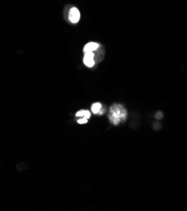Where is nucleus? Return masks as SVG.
<instances>
[{
  "instance_id": "1",
  "label": "nucleus",
  "mask_w": 187,
  "mask_h": 211,
  "mask_svg": "<svg viewBox=\"0 0 187 211\" xmlns=\"http://www.w3.org/2000/svg\"><path fill=\"white\" fill-rule=\"evenodd\" d=\"M127 113L126 109L120 104H113L110 109L109 112V120L115 125L120 124L121 121L127 119Z\"/></svg>"
},
{
  "instance_id": "2",
  "label": "nucleus",
  "mask_w": 187,
  "mask_h": 211,
  "mask_svg": "<svg viewBox=\"0 0 187 211\" xmlns=\"http://www.w3.org/2000/svg\"><path fill=\"white\" fill-rule=\"evenodd\" d=\"M68 19L72 23H78L80 19V12L77 8H72L69 11L68 14Z\"/></svg>"
},
{
  "instance_id": "3",
  "label": "nucleus",
  "mask_w": 187,
  "mask_h": 211,
  "mask_svg": "<svg viewBox=\"0 0 187 211\" xmlns=\"http://www.w3.org/2000/svg\"><path fill=\"white\" fill-rule=\"evenodd\" d=\"M84 63L88 67H92L94 66V54L93 52H86L84 57Z\"/></svg>"
},
{
  "instance_id": "4",
  "label": "nucleus",
  "mask_w": 187,
  "mask_h": 211,
  "mask_svg": "<svg viewBox=\"0 0 187 211\" xmlns=\"http://www.w3.org/2000/svg\"><path fill=\"white\" fill-rule=\"evenodd\" d=\"M99 48V45L95 42H90L87 45H85L84 48V51L86 52H94V50H96Z\"/></svg>"
},
{
  "instance_id": "5",
  "label": "nucleus",
  "mask_w": 187,
  "mask_h": 211,
  "mask_svg": "<svg viewBox=\"0 0 187 211\" xmlns=\"http://www.w3.org/2000/svg\"><path fill=\"white\" fill-rule=\"evenodd\" d=\"M102 109V105L100 103H94V104H92L91 106V110L93 112L94 114H98L100 113V109Z\"/></svg>"
},
{
  "instance_id": "6",
  "label": "nucleus",
  "mask_w": 187,
  "mask_h": 211,
  "mask_svg": "<svg viewBox=\"0 0 187 211\" xmlns=\"http://www.w3.org/2000/svg\"><path fill=\"white\" fill-rule=\"evenodd\" d=\"M76 116H77V117H82L89 119V118H90V112L88 110H80L78 111L77 114H76Z\"/></svg>"
},
{
  "instance_id": "7",
  "label": "nucleus",
  "mask_w": 187,
  "mask_h": 211,
  "mask_svg": "<svg viewBox=\"0 0 187 211\" xmlns=\"http://www.w3.org/2000/svg\"><path fill=\"white\" fill-rule=\"evenodd\" d=\"M88 122V119H86V118H82V119H79L78 120V124H86Z\"/></svg>"
}]
</instances>
